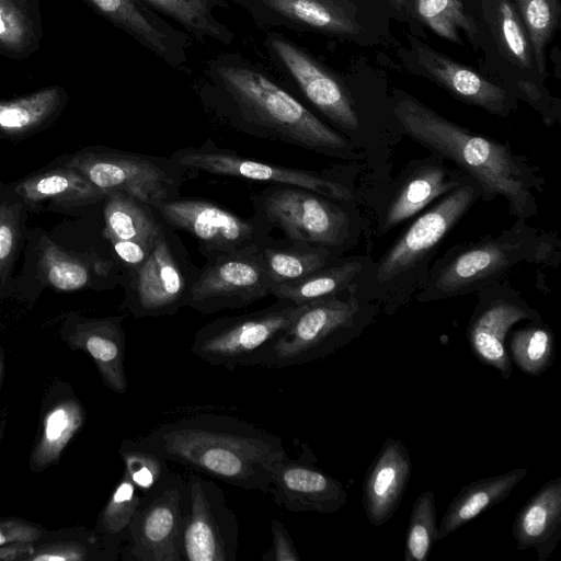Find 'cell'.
<instances>
[{
	"instance_id": "1",
	"label": "cell",
	"mask_w": 561,
	"mask_h": 561,
	"mask_svg": "<svg viewBox=\"0 0 561 561\" xmlns=\"http://www.w3.org/2000/svg\"><path fill=\"white\" fill-rule=\"evenodd\" d=\"M195 472L250 491L271 492L273 465L288 455L280 437L234 415L198 411L136 439Z\"/></svg>"
},
{
	"instance_id": "2",
	"label": "cell",
	"mask_w": 561,
	"mask_h": 561,
	"mask_svg": "<svg viewBox=\"0 0 561 561\" xmlns=\"http://www.w3.org/2000/svg\"><path fill=\"white\" fill-rule=\"evenodd\" d=\"M217 111L236 130L262 139L342 157L348 140L254 66L220 59L211 66Z\"/></svg>"
},
{
	"instance_id": "3",
	"label": "cell",
	"mask_w": 561,
	"mask_h": 561,
	"mask_svg": "<svg viewBox=\"0 0 561 561\" xmlns=\"http://www.w3.org/2000/svg\"><path fill=\"white\" fill-rule=\"evenodd\" d=\"M393 113L412 139L458 164L484 199L504 197L512 214L522 218L533 214L529 173L508 146L450 122L404 93Z\"/></svg>"
},
{
	"instance_id": "4",
	"label": "cell",
	"mask_w": 561,
	"mask_h": 561,
	"mask_svg": "<svg viewBox=\"0 0 561 561\" xmlns=\"http://www.w3.org/2000/svg\"><path fill=\"white\" fill-rule=\"evenodd\" d=\"M371 317L352 285L337 295L304 304L288 328L249 366L282 368L325 358L358 336Z\"/></svg>"
},
{
	"instance_id": "5",
	"label": "cell",
	"mask_w": 561,
	"mask_h": 561,
	"mask_svg": "<svg viewBox=\"0 0 561 561\" xmlns=\"http://www.w3.org/2000/svg\"><path fill=\"white\" fill-rule=\"evenodd\" d=\"M174 231L163 221L147 259L121 276V309L135 318L174 316L187 307L199 267L193 264Z\"/></svg>"
},
{
	"instance_id": "6",
	"label": "cell",
	"mask_w": 561,
	"mask_h": 561,
	"mask_svg": "<svg viewBox=\"0 0 561 561\" xmlns=\"http://www.w3.org/2000/svg\"><path fill=\"white\" fill-rule=\"evenodd\" d=\"M105 195L122 192L151 207L179 197L192 172L169 157H154L106 147H87L62 161Z\"/></svg>"
},
{
	"instance_id": "7",
	"label": "cell",
	"mask_w": 561,
	"mask_h": 561,
	"mask_svg": "<svg viewBox=\"0 0 561 561\" xmlns=\"http://www.w3.org/2000/svg\"><path fill=\"white\" fill-rule=\"evenodd\" d=\"M253 216L290 241L337 249L348 237L350 218L331 198L308 188L270 184L252 198Z\"/></svg>"
},
{
	"instance_id": "8",
	"label": "cell",
	"mask_w": 561,
	"mask_h": 561,
	"mask_svg": "<svg viewBox=\"0 0 561 561\" xmlns=\"http://www.w3.org/2000/svg\"><path fill=\"white\" fill-rule=\"evenodd\" d=\"M302 305L276 299L252 312L209 321L196 331L190 351L205 363L230 371L249 366L261 350L288 328Z\"/></svg>"
},
{
	"instance_id": "9",
	"label": "cell",
	"mask_w": 561,
	"mask_h": 561,
	"mask_svg": "<svg viewBox=\"0 0 561 561\" xmlns=\"http://www.w3.org/2000/svg\"><path fill=\"white\" fill-rule=\"evenodd\" d=\"M188 505L187 480L171 471L158 486L140 496L121 559L183 561L182 536Z\"/></svg>"
},
{
	"instance_id": "10",
	"label": "cell",
	"mask_w": 561,
	"mask_h": 561,
	"mask_svg": "<svg viewBox=\"0 0 561 561\" xmlns=\"http://www.w3.org/2000/svg\"><path fill=\"white\" fill-rule=\"evenodd\" d=\"M153 208L168 226L191 234L205 259L261 247L271 239V230L254 216L242 218L207 199L175 197Z\"/></svg>"
},
{
	"instance_id": "11",
	"label": "cell",
	"mask_w": 561,
	"mask_h": 561,
	"mask_svg": "<svg viewBox=\"0 0 561 561\" xmlns=\"http://www.w3.org/2000/svg\"><path fill=\"white\" fill-rule=\"evenodd\" d=\"M205 260L192 285L188 308L210 314L244 308L271 296L262 245Z\"/></svg>"
},
{
	"instance_id": "12",
	"label": "cell",
	"mask_w": 561,
	"mask_h": 561,
	"mask_svg": "<svg viewBox=\"0 0 561 561\" xmlns=\"http://www.w3.org/2000/svg\"><path fill=\"white\" fill-rule=\"evenodd\" d=\"M186 480L190 505L182 536L183 561H236L239 523L224 490L197 472Z\"/></svg>"
},
{
	"instance_id": "13",
	"label": "cell",
	"mask_w": 561,
	"mask_h": 561,
	"mask_svg": "<svg viewBox=\"0 0 561 561\" xmlns=\"http://www.w3.org/2000/svg\"><path fill=\"white\" fill-rule=\"evenodd\" d=\"M170 157L192 172L300 186L337 201L352 198L347 187L317 172L255 160L220 148L213 140H206L198 147L179 149Z\"/></svg>"
},
{
	"instance_id": "14",
	"label": "cell",
	"mask_w": 561,
	"mask_h": 561,
	"mask_svg": "<svg viewBox=\"0 0 561 561\" xmlns=\"http://www.w3.org/2000/svg\"><path fill=\"white\" fill-rule=\"evenodd\" d=\"M480 196L478 185L470 181L448 192L419 216L377 263V284H389L416 267Z\"/></svg>"
},
{
	"instance_id": "15",
	"label": "cell",
	"mask_w": 561,
	"mask_h": 561,
	"mask_svg": "<svg viewBox=\"0 0 561 561\" xmlns=\"http://www.w3.org/2000/svg\"><path fill=\"white\" fill-rule=\"evenodd\" d=\"M266 46L305 98L336 127L355 130L359 119L344 82L312 55L278 34L268 35Z\"/></svg>"
},
{
	"instance_id": "16",
	"label": "cell",
	"mask_w": 561,
	"mask_h": 561,
	"mask_svg": "<svg viewBox=\"0 0 561 561\" xmlns=\"http://www.w3.org/2000/svg\"><path fill=\"white\" fill-rule=\"evenodd\" d=\"M270 493L277 505L294 513L332 514L347 500L342 482L311 461L307 446L299 458L286 455L273 465Z\"/></svg>"
},
{
	"instance_id": "17",
	"label": "cell",
	"mask_w": 561,
	"mask_h": 561,
	"mask_svg": "<svg viewBox=\"0 0 561 561\" xmlns=\"http://www.w3.org/2000/svg\"><path fill=\"white\" fill-rule=\"evenodd\" d=\"M26 239L34 254L35 276L45 287L58 291L84 288L103 289L121 283L116 260L102 259L94 252L67 251L41 232L36 239L32 231Z\"/></svg>"
},
{
	"instance_id": "18",
	"label": "cell",
	"mask_w": 561,
	"mask_h": 561,
	"mask_svg": "<svg viewBox=\"0 0 561 561\" xmlns=\"http://www.w3.org/2000/svg\"><path fill=\"white\" fill-rule=\"evenodd\" d=\"M412 70L440 85L458 100L496 115L510 112L507 92L414 36L409 37Z\"/></svg>"
},
{
	"instance_id": "19",
	"label": "cell",
	"mask_w": 561,
	"mask_h": 561,
	"mask_svg": "<svg viewBox=\"0 0 561 561\" xmlns=\"http://www.w3.org/2000/svg\"><path fill=\"white\" fill-rule=\"evenodd\" d=\"M103 201V234L123 272L135 268L151 252L163 221L153 207L122 192H110Z\"/></svg>"
},
{
	"instance_id": "20",
	"label": "cell",
	"mask_w": 561,
	"mask_h": 561,
	"mask_svg": "<svg viewBox=\"0 0 561 561\" xmlns=\"http://www.w3.org/2000/svg\"><path fill=\"white\" fill-rule=\"evenodd\" d=\"M123 316L87 318L71 313L60 327L61 340L73 350L87 353L94 362L104 385L118 394L127 392L124 367L126 335Z\"/></svg>"
},
{
	"instance_id": "21",
	"label": "cell",
	"mask_w": 561,
	"mask_h": 561,
	"mask_svg": "<svg viewBox=\"0 0 561 561\" xmlns=\"http://www.w3.org/2000/svg\"><path fill=\"white\" fill-rule=\"evenodd\" d=\"M519 245L491 239L457 251L435 273L431 289L421 300L442 299L466 294L507 270L516 260Z\"/></svg>"
},
{
	"instance_id": "22",
	"label": "cell",
	"mask_w": 561,
	"mask_h": 561,
	"mask_svg": "<svg viewBox=\"0 0 561 561\" xmlns=\"http://www.w3.org/2000/svg\"><path fill=\"white\" fill-rule=\"evenodd\" d=\"M0 196L22 202L27 210L44 204L60 209L81 208L105 198L101 190L64 162L9 184L0 183Z\"/></svg>"
},
{
	"instance_id": "23",
	"label": "cell",
	"mask_w": 561,
	"mask_h": 561,
	"mask_svg": "<svg viewBox=\"0 0 561 561\" xmlns=\"http://www.w3.org/2000/svg\"><path fill=\"white\" fill-rule=\"evenodd\" d=\"M104 19L172 66L185 60L186 37L141 0H83Z\"/></svg>"
},
{
	"instance_id": "24",
	"label": "cell",
	"mask_w": 561,
	"mask_h": 561,
	"mask_svg": "<svg viewBox=\"0 0 561 561\" xmlns=\"http://www.w3.org/2000/svg\"><path fill=\"white\" fill-rule=\"evenodd\" d=\"M87 413L68 385L50 388L42 405L38 433L28 466L39 473L56 465L71 439L84 425Z\"/></svg>"
},
{
	"instance_id": "25",
	"label": "cell",
	"mask_w": 561,
	"mask_h": 561,
	"mask_svg": "<svg viewBox=\"0 0 561 561\" xmlns=\"http://www.w3.org/2000/svg\"><path fill=\"white\" fill-rule=\"evenodd\" d=\"M411 470V458L402 442L387 438L363 483V506L371 525H383L397 512Z\"/></svg>"
},
{
	"instance_id": "26",
	"label": "cell",
	"mask_w": 561,
	"mask_h": 561,
	"mask_svg": "<svg viewBox=\"0 0 561 561\" xmlns=\"http://www.w3.org/2000/svg\"><path fill=\"white\" fill-rule=\"evenodd\" d=\"M525 319L541 322L531 309L497 298L479 306L469 322L467 337L473 355L480 363L495 368L503 379H510L513 369L505 345L506 334Z\"/></svg>"
},
{
	"instance_id": "27",
	"label": "cell",
	"mask_w": 561,
	"mask_h": 561,
	"mask_svg": "<svg viewBox=\"0 0 561 561\" xmlns=\"http://www.w3.org/2000/svg\"><path fill=\"white\" fill-rule=\"evenodd\" d=\"M513 537L519 551L535 549L547 561L561 540V477L547 481L516 514Z\"/></svg>"
},
{
	"instance_id": "28",
	"label": "cell",
	"mask_w": 561,
	"mask_h": 561,
	"mask_svg": "<svg viewBox=\"0 0 561 561\" xmlns=\"http://www.w3.org/2000/svg\"><path fill=\"white\" fill-rule=\"evenodd\" d=\"M462 183L443 164L422 163L409 172L390 201L385 214L383 230H389L416 215L431 202Z\"/></svg>"
},
{
	"instance_id": "29",
	"label": "cell",
	"mask_w": 561,
	"mask_h": 561,
	"mask_svg": "<svg viewBox=\"0 0 561 561\" xmlns=\"http://www.w3.org/2000/svg\"><path fill=\"white\" fill-rule=\"evenodd\" d=\"M526 468L471 481L463 485L447 507L437 531V541L444 539L484 511L503 502L527 476Z\"/></svg>"
},
{
	"instance_id": "30",
	"label": "cell",
	"mask_w": 561,
	"mask_h": 561,
	"mask_svg": "<svg viewBox=\"0 0 561 561\" xmlns=\"http://www.w3.org/2000/svg\"><path fill=\"white\" fill-rule=\"evenodd\" d=\"M275 15L293 25L352 37L363 32L355 10L342 0H262Z\"/></svg>"
},
{
	"instance_id": "31",
	"label": "cell",
	"mask_w": 561,
	"mask_h": 561,
	"mask_svg": "<svg viewBox=\"0 0 561 561\" xmlns=\"http://www.w3.org/2000/svg\"><path fill=\"white\" fill-rule=\"evenodd\" d=\"M67 102L68 94L59 85L0 100V136L16 139L38 131L61 114Z\"/></svg>"
},
{
	"instance_id": "32",
	"label": "cell",
	"mask_w": 561,
	"mask_h": 561,
	"mask_svg": "<svg viewBox=\"0 0 561 561\" xmlns=\"http://www.w3.org/2000/svg\"><path fill=\"white\" fill-rule=\"evenodd\" d=\"M336 249L300 241L273 240L262 245L272 287L298 280L331 263Z\"/></svg>"
},
{
	"instance_id": "33",
	"label": "cell",
	"mask_w": 561,
	"mask_h": 561,
	"mask_svg": "<svg viewBox=\"0 0 561 561\" xmlns=\"http://www.w3.org/2000/svg\"><path fill=\"white\" fill-rule=\"evenodd\" d=\"M362 268L363 262L359 259L332 261L298 280L273 286L271 296L297 305L334 296L354 285Z\"/></svg>"
},
{
	"instance_id": "34",
	"label": "cell",
	"mask_w": 561,
	"mask_h": 561,
	"mask_svg": "<svg viewBox=\"0 0 561 561\" xmlns=\"http://www.w3.org/2000/svg\"><path fill=\"white\" fill-rule=\"evenodd\" d=\"M484 19L502 55L522 69L533 67V53L519 13L510 0H481Z\"/></svg>"
},
{
	"instance_id": "35",
	"label": "cell",
	"mask_w": 561,
	"mask_h": 561,
	"mask_svg": "<svg viewBox=\"0 0 561 561\" xmlns=\"http://www.w3.org/2000/svg\"><path fill=\"white\" fill-rule=\"evenodd\" d=\"M27 208L0 196V302L15 289L13 270L27 236Z\"/></svg>"
},
{
	"instance_id": "36",
	"label": "cell",
	"mask_w": 561,
	"mask_h": 561,
	"mask_svg": "<svg viewBox=\"0 0 561 561\" xmlns=\"http://www.w3.org/2000/svg\"><path fill=\"white\" fill-rule=\"evenodd\" d=\"M415 16L438 36L461 45L460 31L473 43L479 28L460 0H409Z\"/></svg>"
},
{
	"instance_id": "37",
	"label": "cell",
	"mask_w": 561,
	"mask_h": 561,
	"mask_svg": "<svg viewBox=\"0 0 561 561\" xmlns=\"http://www.w3.org/2000/svg\"><path fill=\"white\" fill-rule=\"evenodd\" d=\"M149 8L168 15L199 38L230 45L233 33L216 19L211 0H141Z\"/></svg>"
},
{
	"instance_id": "38",
	"label": "cell",
	"mask_w": 561,
	"mask_h": 561,
	"mask_svg": "<svg viewBox=\"0 0 561 561\" xmlns=\"http://www.w3.org/2000/svg\"><path fill=\"white\" fill-rule=\"evenodd\" d=\"M41 35V25L30 5L0 0V54L24 58L37 48Z\"/></svg>"
},
{
	"instance_id": "39",
	"label": "cell",
	"mask_w": 561,
	"mask_h": 561,
	"mask_svg": "<svg viewBox=\"0 0 561 561\" xmlns=\"http://www.w3.org/2000/svg\"><path fill=\"white\" fill-rule=\"evenodd\" d=\"M510 358L524 373L539 376L552 364L556 342L552 331L535 322L513 332Z\"/></svg>"
},
{
	"instance_id": "40",
	"label": "cell",
	"mask_w": 561,
	"mask_h": 561,
	"mask_svg": "<svg viewBox=\"0 0 561 561\" xmlns=\"http://www.w3.org/2000/svg\"><path fill=\"white\" fill-rule=\"evenodd\" d=\"M515 3L529 37L536 68L541 76H546V48L559 23V2L558 0H515Z\"/></svg>"
},
{
	"instance_id": "41",
	"label": "cell",
	"mask_w": 561,
	"mask_h": 561,
	"mask_svg": "<svg viewBox=\"0 0 561 561\" xmlns=\"http://www.w3.org/2000/svg\"><path fill=\"white\" fill-rule=\"evenodd\" d=\"M140 496L135 484L124 473L98 516L96 533L119 542L123 547Z\"/></svg>"
},
{
	"instance_id": "42",
	"label": "cell",
	"mask_w": 561,
	"mask_h": 561,
	"mask_svg": "<svg viewBox=\"0 0 561 561\" xmlns=\"http://www.w3.org/2000/svg\"><path fill=\"white\" fill-rule=\"evenodd\" d=\"M434 492L421 493L413 503L407 529L404 561H425L437 542Z\"/></svg>"
},
{
	"instance_id": "43",
	"label": "cell",
	"mask_w": 561,
	"mask_h": 561,
	"mask_svg": "<svg viewBox=\"0 0 561 561\" xmlns=\"http://www.w3.org/2000/svg\"><path fill=\"white\" fill-rule=\"evenodd\" d=\"M118 453L124 463V473L140 495L153 490L171 472L165 458L142 447L136 439H124Z\"/></svg>"
},
{
	"instance_id": "44",
	"label": "cell",
	"mask_w": 561,
	"mask_h": 561,
	"mask_svg": "<svg viewBox=\"0 0 561 561\" xmlns=\"http://www.w3.org/2000/svg\"><path fill=\"white\" fill-rule=\"evenodd\" d=\"M45 529L35 523L16 518H0V546L12 542H37Z\"/></svg>"
},
{
	"instance_id": "45",
	"label": "cell",
	"mask_w": 561,
	"mask_h": 561,
	"mask_svg": "<svg viewBox=\"0 0 561 561\" xmlns=\"http://www.w3.org/2000/svg\"><path fill=\"white\" fill-rule=\"evenodd\" d=\"M272 546L261 558L262 561H300L301 558L294 541L285 527L277 518L271 522Z\"/></svg>"
},
{
	"instance_id": "46",
	"label": "cell",
	"mask_w": 561,
	"mask_h": 561,
	"mask_svg": "<svg viewBox=\"0 0 561 561\" xmlns=\"http://www.w3.org/2000/svg\"><path fill=\"white\" fill-rule=\"evenodd\" d=\"M35 542H12L0 546V561H25Z\"/></svg>"
},
{
	"instance_id": "47",
	"label": "cell",
	"mask_w": 561,
	"mask_h": 561,
	"mask_svg": "<svg viewBox=\"0 0 561 561\" xmlns=\"http://www.w3.org/2000/svg\"><path fill=\"white\" fill-rule=\"evenodd\" d=\"M388 1L399 12L405 13L410 9L409 0H388Z\"/></svg>"
},
{
	"instance_id": "48",
	"label": "cell",
	"mask_w": 561,
	"mask_h": 561,
	"mask_svg": "<svg viewBox=\"0 0 561 561\" xmlns=\"http://www.w3.org/2000/svg\"><path fill=\"white\" fill-rule=\"evenodd\" d=\"M4 369H5L4 351L0 344V391H1L2 382H3V378H4Z\"/></svg>"
},
{
	"instance_id": "49",
	"label": "cell",
	"mask_w": 561,
	"mask_h": 561,
	"mask_svg": "<svg viewBox=\"0 0 561 561\" xmlns=\"http://www.w3.org/2000/svg\"><path fill=\"white\" fill-rule=\"evenodd\" d=\"M5 424H7L5 413H2L0 415V443H1V440L3 438V435H4Z\"/></svg>"
},
{
	"instance_id": "50",
	"label": "cell",
	"mask_w": 561,
	"mask_h": 561,
	"mask_svg": "<svg viewBox=\"0 0 561 561\" xmlns=\"http://www.w3.org/2000/svg\"><path fill=\"white\" fill-rule=\"evenodd\" d=\"M19 1H21V2H22V3H24V4L30 5V2H31L32 0H19Z\"/></svg>"
}]
</instances>
